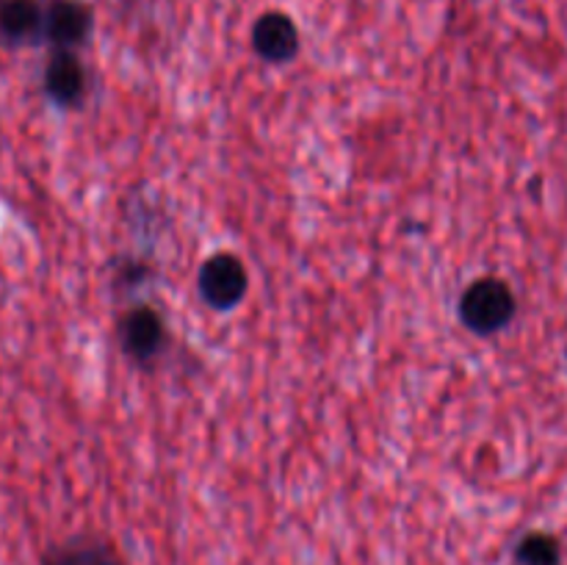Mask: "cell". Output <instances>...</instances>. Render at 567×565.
<instances>
[{"label": "cell", "instance_id": "6da1fadb", "mask_svg": "<svg viewBox=\"0 0 567 565\" xmlns=\"http://www.w3.org/2000/svg\"><path fill=\"white\" fill-rule=\"evenodd\" d=\"M515 294L498 277H480L460 297V319L476 336H496L515 319Z\"/></svg>", "mask_w": 567, "mask_h": 565}, {"label": "cell", "instance_id": "9c48e42d", "mask_svg": "<svg viewBox=\"0 0 567 565\" xmlns=\"http://www.w3.org/2000/svg\"><path fill=\"white\" fill-rule=\"evenodd\" d=\"M518 565H559V543L551 535L532 532L515 548Z\"/></svg>", "mask_w": 567, "mask_h": 565}, {"label": "cell", "instance_id": "ba28073f", "mask_svg": "<svg viewBox=\"0 0 567 565\" xmlns=\"http://www.w3.org/2000/svg\"><path fill=\"white\" fill-rule=\"evenodd\" d=\"M42 565H120L114 548L97 537H72L42 557Z\"/></svg>", "mask_w": 567, "mask_h": 565}, {"label": "cell", "instance_id": "3957f363", "mask_svg": "<svg viewBox=\"0 0 567 565\" xmlns=\"http://www.w3.org/2000/svg\"><path fill=\"white\" fill-rule=\"evenodd\" d=\"M94 14L83 0H48L44 3L42 39L55 50H75L92 33Z\"/></svg>", "mask_w": 567, "mask_h": 565}, {"label": "cell", "instance_id": "52a82bcc", "mask_svg": "<svg viewBox=\"0 0 567 565\" xmlns=\"http://www.w3.org/2000/svg\"><path fill=\"white\" fill-rule=\"evenodd\" d=\"M44 6L39 0H0V39L28 44L42 39Z\"/></svg>", "mask_w": 567, "mask_h": 565}, {"label": "cell", "instance_id": "8992f818", "mask_svg": "<svg viewBox=\"0 0 567 565\" xmlns=\"http://www.w3.org/2000/svg\"><path fill=\"white\" fill-rule=\"evenodd\" d=\"M252 48L269 64H286L299 53V28L286 11H266L252 25Z\"/></svg>", "mask_w": 567, "mask_h": 565}, {"label": "cell", "instance_id": "277c9868", "mask_svg": "<svg viewBox=\"0 0 567 565\" xmlns=\"http://www.w3.org/2000/svg\"><path fill=\"white\" fill-rule=\"evenodd\" d=\"M120 343L127 358L147 363L158 358L166 343V325L155 308H131L120 321Z\"/></svg>", "mask_w": 567, "mask_h": 565}, {"label": "cell", "instance_id": "5b68a950", "mask_svg": "<svg viewBox=\"0 0 567 565\" xmlns=\"http://www.w3.org/2000/svg\"><path fill=\"white\" fill-rule=\"evenodd\" d=\"M42 89L59 109H75L86 94V70L75 50H53L42 72Z\"/></svg>", "mask_w": 567, "mask_h": 565}, {"label": "cell", "instance_id": "7a4b0ae2", "mask_svg": "<svg viewBox=\"0 0 567 565\" xmlns=\"http://www.w3.org/2000/svg\"><path fill=\"white\" fill-rule=\"evenodd\" d=\"M249 275L241 258L233 253H216L199 266L197 291L214 310H233L247 297Z\"/></svg>", "mask_w": 567, "mask_h": 565}]
</instances>
